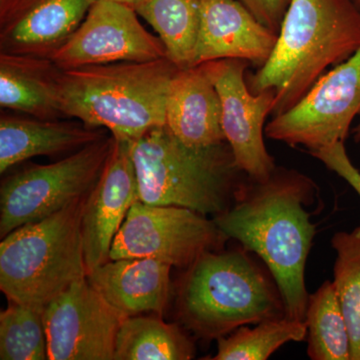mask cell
Wrapping results in <instances>:
<instances>
[{
    "label": "cell",
    "instance_id": "8",
    "mask_svg": "<svg viewBox=\"0 0 360 360\" xmlns=\"http://www.w3.org/2000/svg\"><path fill=\"white\" fill-rule=\"evenodd\" d=\"M206 217L189 208L137 200L116 234L110 259L153 258L186 269L205 253L222 250L229 239Z\"/></svg>",
    "mask_w": 360,
    "mask_h": 360
},
{
    "label": "cell",
    "instance_id": "12",
    "mask_svg": "<svg viewBox=\"0 0 360 360\" xmlns=\"http://www.w3.org/2000/svg\"><path fill=\"white\" fill-rule=\"evenodd\" d=\"M51 360H115V340L124 321L89 283L80 279L44 309Z\"/></svg>",
    "mask_w": 360,
    "mask_h": 360
},
{
    "label": "cell",
    "instance_id": "23",
    "mask_svg": "<svg viewBox=\"0 0 360 360\" xmlns=\"http://www.w3.org/2000/svg\"><path fill=\"white\" fill-rule=\"evenodd\" d=\"M307 336L304 321L288 316L255 324V328L240 326L217 340L214 360H265L279 347L290 341L304 340Z\"/></svg>",
    "mask_w": 360,
    "mask_h": 360
},
{
    "label": "cell",
    "instance_id": "20",
    "mask_svg": "<svg viewBox=\"0 0 360 360\" xmlns=\"http://www.w3.org/2000/svg\"><path fill=\"white\" fill-rule=\"evenodd\" d=\"M194 355L188 336L161 317H127L116 335L115 360H189Z\"/></svg>",
    "mask_w": 360,
    "mask_h": 360
},
{
    "label": "cell",
    "instance_id": "21",
    "mask_svg": "<svg viewBox=\"0 0 360 360\" xmlns=\"http://www.w3.org/2000/svg\"><path fill=\"white\" fill-rule=\"evenodd\" d=\"M132 8L158 33L177 68H193L200 0H137Z\"/></svg>",
    "mask_w": 360,
    "mask_h": 360
},
{
    "label": "cell",
    "instance_id": "19",
    "mask_svg": "<svg viewBox=\"0 0 360 360\" xmlns=\"http://www.w3.org/2000/svg\"><path fill=\"white\" fill-rule=\"evenodd\" d=\"M61 71L51 58L0 52L2 110L40 120L63 118L59 105Z\"/></svg>",
    "mask_w": 360,
    "mask_h": 360
},
{
    "label": "cell",
    "instance_id": "17",
    "mask_svg": "<svg viewBox=\"0 0 360 360\" xmlns=\"http://www.w3.org/2000/svg\"><path fill=\"white\" fill-rule=\"evenodd\" d=\"M165 125L189 148L226 141L219 92L202 65L177 70L168 91Z\"/></svg>",
    "mask_w": 360,
    "mask_h": 360
},
{
    "label": "cell",
    "instance_id": "18",
    "mask_svg": "<svg viewBox=\"0 0 360 360\" xmlns=\"http://www.w3.org/2000/svg\"><path fill=\"white\" fill-rule=\"evenodd\" d=\"M105 136L82 122L46 120L32 116L0 117V174L18 163L42 155L77 151Z\"/></svg>",
    "mask_w": 360,
    "mask_h": 360
},
{
    "label": "cell",
    "instance_id": "6",
    "mask_svg": "<svg viewBox=\"0 0 360 360\" xmlns=\"http://www.w3.org/2000/svg\"><path fill=\"white\" fill-rule=\"evenodd\" d=\"M87 196L2 238L0 290L9 302L44 310L87 276L82 232Z\"/></svg>",
    "mask_w": 360,
    "mask_h": 360
},
{
    "label": "cell",
    "instance_id": "27",
    "mask_svg": "<svg viewBox=\"0 0 360 360\" xmlns=\"http://www.w3.org/2000/svg\"><path fill=\"white\" fill-rule=\"evenodd\" d=\"M260 23L278 34L291 0H238Z\"/></svg>",
    "mask_w": 360,
    "mask_h": 360
},
{
    "label": "cell",
    "instance_id": "26",
    "mask_svg": "<svg viewBox=\"0 0 360 360\" xmlns=\"http://www.w3.org/2000/svg\"><path fill=\"white\" fill-rule=\"evenodd\" d=\"M309 153L321 160L331 172H335L341 179H345L360 198V172L348 158L345 142H336L328 148Z\"/></svg>",
    "mask_w": 360,
    "mask_h": 360
},
{
    "label": "cell",
    "instance_id": "10",
    "mask_svg": "<svg viewBox=\"0 0 360 360\" xmlns=\"http://www.w3.org/2000/svg\"><path fill=\"white\" fill-rule=\"evenodd\" d=\"M165 58L167 52L162 41L141 25L132 7L112 0H96L82 25L51 59L66 70Z\"/></svg>",
    "mask_w": 360,
    "mask_h": 360
},
{
    "label": "cell",
    "instance_id": "9",
    "mask_svg": "<svg viewBox=\"0 0 360 360\" xmlns=\"http://www.w3.org/2000/svg\"><path fill=\"white\" fill-rule=\"evenodd\" d=\"M360 115V47L322 75L295 106L272 116L264 132L272 141L309 153L345 142L355 116Z\"/></svg>",
    "mask_w": 360,
    "mask_h": 360
},
{
    "label": "cell",
    "instance_id": "7",
    "mask_svg": "<svg viewBox=\"0 0 360 360\" xmlns=\"http://www.w3.org/2000/svg\"><path fill=\"white\" fill-rule=\"evenodd\" d=\"M113 146L115 137L105 135L58 162L32 165L4 180L0 238L86 198L101 179Z\"/></svg>",
    "mask_w": 360,
    "mask_h": 360
},
{
    "label": "cell",
    "instance_id": "5",
    "mask_svg": "<svg viewBox=\"0 0 360 360\" xmlns=\"http://www.w3.org/2000/svg\"><path fill=\"white\" fill-rule=\"evenodd\" d=\"M139 200L189 208L205 215L229 210L248 177L226 141L189 148L165 127L130 141Z\"/></svg>",
    "mask_w": 360,
    "mask_h": 360
},
{
    "label": "cell",
    "instance_id": "28",
    "mask_svg": "<svg viewBox=\"0 0 360 360\" xmlns=\"http://www.w3.org/2000/svg\"><path fill=\"white\" fill-rule=\"evenodd\" d=\"M112 1L120 2V4H127V6L134 7L137 0H112Z\"/></svg>",
    "mask_w": 360,
    "mask_h": 360
},
{
    "label": "cell",
    "instance_id": "16",
    "mask_svg": "<svg viewBox=\"0 0 360 360\" xmlns=\"http://www.w3.org/2000/svg\"><path fill=\"white\" fill-rule=\"evenodd\" d=\"M172 266L153 258L110 259L87 274L92 288L123 317L162 314L169 302Z\"/></svg>",
    "mask_w": 360,
    "mask_h": 360
},
{
    "label": "cell",
    "instance_id": "2",
    "mask_svg": "<svg viewBox=\"0 0 360 360\" xmlns=\"http://www.w3.org/2000/svg\"><path fill=\"white\" fill-rule=\"evenodd\" d=\"M360 47V6L354 0H291L269 60L248 77L252 94L276 92L272 116L307 96L329 66Z\"/></svg>",
    "mask_w": 360,
    "mask_h": 360
},
{
    "label": "cell",
    "instance_id": "3",
    "mask_svg": "<svg viewBox=\"0 0 360 360\" xmlns=\"http://www.w3.org/2000/svg\"><path fill=\"white\" fill-rule=\"evenodd\" d=\"M176 309L184 326L205 340L286 316L274 276L243 246L210 251L189 265L177 284Z\"/></svg>",
    "mask_w": 360,
    "mask_h": 360
},
{
    "label": "cell",
    "instance_id": "25",
    "mask_svg": "<svg viewBox=\"0 0 360 360\" xmlns=\"http://www.w3.org/2000/svg\"><path fill=\"white\" fill-rule=\"evenodd\" d=\"M44 310L11 302L0 314V359H49Z\"/></svg>",
    "mask_w": 360,
    "mask_h": 360
},
{
    "label": "cell",
    "instance_id": "11",
    "mask_svg": "<svg viewBox=\"0 0 360 360\" xmlns=\"http://www.w3.org/2000/svg\"><path fill=\"white\" fill-rule=\"evenodd\" d=\"M250 65L243 59L229 58L201 65L219 92L222 130L236 165L250 179L264 180L276 168L264 141L265 120L274 110L276 92L250 91L245 80Z\"/></svg>",
    "mask_w": 360,
    "mask_h": 360
},
{
    "label": "cell",
    "instance_id": "15",
    "mask_svg": "<svg viewBox=\"0 0 360 360\" xmlns=\"http://www.w3.org/2000/svg\"><path fill=\"white\" fill-rule=\"evenodd\" d=\"M278 39L238 0H200L194 66L219 59H243L262 68Z\"/></svg>",
    "mask_w": 360,
    "mask_h": 360
},
{
    "label": "cell",
    "instance_id": "14",
    "mask_svg": "<svg viewBox=\"0 0 360 360\" xmlns=\"http://www.w3.org/2000/svg\"><path fill=\"white\" fill-rule=\"evenodd\" d=\"M96 0H0V52L51 58Z\"/></svg>",
    "mask_w": 360,
    "mask_h": 360
},
{
    "label": "cell",
    "instance_id": "22",
    "mask_svg": "<svg viewBox=\"0 0 360 360\" xmlns=\"http://www.w3.org/2000/svg\"><path fill=\"white\" fill-rule=\"evenodd\" d=\"M304 322L310 359L350 360L349 333L331 281L309 295Z\"/></svg>",
    "mask_w": 360,
    "mask_h": 360
},
{
    "label": "cell",
    "instance_id": "13",
    "mask_svg": "<svg viewBox=\"0 0 360 360\" xmlns=\"http://www.w3.org/2000/svg\"><path fill=\"white\" fill-rule=\"evenodd\" d=\"M139 200L130 141L115 139L103 174L90 191L82 219L87 274L110 260L111 246L127 213Z\"/></svg>",
    "mask_w": 360,
    "mask_h": 360
},
{
    "label": "cell",
    "instance_id": "1",
    "mask_svg": "<svg viewBox=\"0 0 360 360\" xmlns=\"http://www.w3.org/2000/svg\"><path fill=\"white\" fill-rule=\"evenodd\" d=\"M316 184L295 169L276 167L264 180L246 177L229 210L214 217L229 239L262 259L278 286L285 315L304 321L309 295L305 265L316 224L307 207Z\"/></svg>",
    "mask_w": 360,
    "mask_h": 360
},
{
    "label": "cell",
    "instance_id": "24",
    "mask_svg": "<svg viewBox=\"0 0 360 360\" xmlns=\"http://www.w3.org/2000/svg\"><path fill=\"white\" fill-rule=\"evenodd\" d=\"M331 245L338 255L333 283L349 333L350 360H360V226L338 232Z\"/></svg>",
    "mask_w": 360,
    "mask_h": 360
},
{
    "label": "cell",
    "instance_id": "4",
    "mask_svg": "<svg viewBox=\"0 0 360 360\" xmlns=\"http://www.w3.org/2000/svg\"><path fill=\"white\" fill-rule=\"evenodd\" d=\"M177 70L165 58L63 70L61 113L91 129H108L116 139L135 141L165 127L168 91Z\"/></svg>",
    "mask_w": 360,
    "mask_h": 360
},
{
    "label": "cell",
    "instance_id": "30",
    "mask_svg": "<svg viewBox=\"0 0 360 360\" xmlns=\"http://www.w3.org/2000/svg\"><path fill=\"white\" fill-rule=\"evenodd\" d=\"M354 1L360 6V0H354Z\"/></svg>",
    "mask_w": 360,
    "mask_h": 360
},
{
    "label": "cell",
    "instance_id": "29",
    "mask_svg": "<svg viewBox=\"0 0 360 360\" xmlns=\"http://www.w3.org/2000/svg\"><path fill=\"white\" fill-rule=\"evenodd\" d=\"M354 132L355 141H360V123H359V127H355Z\"/></svg>",
    "mask_w": 360,
    "mask_h": 360
}]
</instances>
